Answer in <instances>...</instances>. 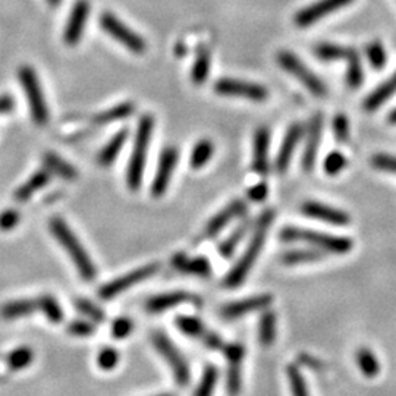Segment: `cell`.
<instances>
[{"label":"cell","mask_w":396,"mask_h":396,"mask_svg":"<svg viewBox=\"0 0 396 396\" xmlns=\"http://www.w3.org/2000/svg\"><path fill=\"white\" fill-rule=\"evenodd\" d=\"M47 3H49L51 8H58V6L62 3V0H47Z\"/></svg>","instance_id":"obj_54"},{"label":"cell","mask_w":396,"mask_h":396,"mask_svg":"<svg viewBox=\"0 0 396 396\" xmlns=\"http://www.w3.org/2000/svg\"><path fill=\"white\" fill-rule=\"evenodd\" d=\"M15 108V100L5 95L0 97V114H5V113H9V112H12Z\"/></svg>","instance_id":"obj_52"},{"label":"cell","mask_w":396,"mask_h":396,"mask_svg":"<svg viewBox=\"0 0 396 396\" xmlns=\"http://www.w3.org/2000/svg\"><path fill=\"white\" fill-rule=\"evenodd\" d=\"M245 212H247V203L245 201H243V200L231 201L223 208V210L219 212L213 219H210V222L207 223V226L204 227V232H203L204 239H210V238L216 236L217 234H221L229 223L234 222L235 219L241 217Z\"/></svg>","instance_id":"obj_15"},{"label":"cell","mask_w":396,"mask_h":396,"mask_svg":"<svg viewBox=\"0 0 396 396\" xmlns=\"http://www.w3.org/2000/svg\"><path fill=\"white\" fill-rule=\"evenodd\" d=\"M159 269H160V264H158V263H151V264L135 269V270H132V272L123 275L118 279H114L106 285H103L99 289V297L101 299H106V301L113 299L114 297H118L119 294L125 293V290H128L129 288L135 286L140 282H144V280L150 279L154 275H158Z\"/></svg>","instance_id":"obj_9"},{"label":"cell","mask_w":396,"mask_h":396,"mask_svg":"<svg viewBox=\"0 0 396 396\" xmlns=\"http://www.w3.org/2000/svg\"><path fill=\"white\" fill-rule=\"evenodd\" d=\"M280 239L285 243H307L312 247L320 248V251L330 254H347L354 247V243L347 236L329 235L295 226L285 227L280 232Z\"/></svg>","instance_id":"obj_4"},{"label":"cell","mask_w":396,"mask_h":396,"mask_svg":"<svg viewBox=\"0 0 396 396\" xmlns=\"http://www.w3.org/2000/svg\"><path fill=\"white\" fill-rule=\"evenodd\" d=\"M210 51L207 50V47H200L197 51V56L193 65L191 71V78L193 82L197 86H201L203 82L207 79L208 72H210Z\"/></svg>","instance_id":"obj_30"},{"label":"cell","mask_w":396,"mask_h":396,"mask_svg":"<svg viewBox=\"0 0 396 396\" xmlns=\"http://www.w3.org/2000/svg\"><path fill=\"white\" fill-rule=\"evenodd\" d=\"M351 49H347L339 45H332V43H323L316 47V56L321 60L326 62H333V60H341L347 59L349 55Z\"/></svg>","instance_id":"obj_40"},{"label":"cell","mask_w":396,"mask_h":396,"mask_svg":"<svg viewBox=\"0 0 396 396\" xmlns=\"http://www.w3.org/2000/svg\"><path fill=\"white\" fill-rule=\"evenodd\" d=\"M68 330L71 335L74 336H79V338H86V336H91L92 333H95L96 327L92 323L87 321V320H74L69 323Z\"/></svg>","instance_id":"obj_48"},{"label":"cell","mask_w":396,"mask_h":396,"mask_svg":"<svg viewBox=\"0 0 396 396\" xmlns=\"http://www.w3.org/2000/svg\"><path fill=\"white\" fill-rule=\"evenodd\" d=\"M323 258V253L320 249H293L284 254L282 260L285 264H304V263H314L317 260Z\"/></svg>","instance_id":"obj_39"},{"label":"cell","mask_w":396,"mask_h":396,"mask_svg":"<svg viewBox=\"0 0 396 396\" xmlns=\"http://www.w3.org/2000/svg\"><path fill=\"white\" fill-rule=\"evenodd\" d=\"M275 221V212L266 210L263 214L258 217V221L254 226V232L251 239L247 245V249L241 258L238 260V263L231 269V272L225 277V286L229 289H235L241 285L248 273L251 272L253 266L256 264V260L262 254V249L266 243V236L272 227V223Z\"/></svg>","instance_id":"obj_1"},{"label":"cell","mask_w":396,"mask_h":396,"mask_svg":"<svg viewBox=\"0 0 396 396\" xmlns=\"http://www.w3.org/2000/svg\"><path fill=\"white\" fill-rule=\"evenodd\" d=\"M153 131H154V118L151 114H144L138 122L137 132H135L134 149L127 171V185L131 191H138L143 184L144 168L145 162H147V151Z\"/></svg>","instance_id":"obj_3"},{"label":"cell","mask_w":396,"mask_h":396,"mask_svg":"<svg viewBox=\"0 0 396 396\" xmlns=\"http://www.w3.org/2000/svg\"><path fill=\"white\" fill-rule=\"evenodd\" d=\"M156 396H175L172 393H162V395H156Z\"/></svg>","instance_id":"obj_55"},{"label":"cell","mask_w":396,"mask_h":396,"mask_svg":"<svg viewBox=\"0 0 396 396\" xmlns=\"http://www.w3.org/2000/svg\"><path fill=\"white\" fill-rule=\"evenodd\" d=\"M371 164L374 169L388 172V173H396V158L391 154H376L371 158Z\"/></svg>","instance_id":"obj_46"},{"label":"cell","mask_w":396,"mask_h":396,"mask_svg":"<svg viewBox=\"0 0 396 396\" xmlns=\"http://www.w3.org/2000/svg\"><path fill=\"white\" fill-rule=\"evenodd\" d=\"M347 166V159L341 151H332L329 156H326L325 163H323V168L325 172L330 176H335L341 173Z\"/></svg>","instance_id":"obj_44"},{"label":"cell","mask_w":396,"mask_h":396,"mask_svg":"<svg viewBox=\"0 0 396 396\" xmlns=\"http://www.w3.org/2000/svg\"><path fill=\"white\" fill-rule=\"evenodd\" d=\"M277 64L280 68H284L288 74L295 77L302 86H304L311 95L317 97H325L327 95V88L314 72H312L307 65H304L294 53L290 51H280L277 55Z\"/></svg>","instance_id":"obj_7"},{"label":"cell","mask_w":396,"mask_h":396,"mask_svg":"<svg viewBox=\"0 0 396 396\" xmlns=\"http://www.w3.org/2000/svg\"><path fill=\"white\" fill-rule=\"evenodd\" d=\"M127 138H128V129L127 128H123V129L114 134L113 137L109 140V143L100 150L99 158H97L99 164L104 166V168H108V166H110L114 160H116L119 153L123 149L125 143H127Z\"/></svg>","instance_id":"obj_23"},{"label":"cell","mask_w":396,"mask_h":396,"mask_svg":"<svg viewBox=\"0 0 396 396\" xmlns=\"http://www.w3.org/2000/svg\"><path fill=\"white\" fill-rule=\"evenodd\" d=\"M269 144L270 132L267 128H258L254 135V149H253V169L258 175H267L269 172Z\"/></svg>","instance_id":"obj_21"},{"label":"cell","mask_w":396,"mask_h":396,"mask_svg":"<svg viewBox=\"0 0 396 396\" xmlns=\"http://www.w3.org/2000/svg\"><path fill=\"white\" fill-rule=\"evenodd\" d=\"M249 225H251V222H249V221L239 223L235 227V231L231 235H229L221 245H219V248H217L219 256L223 257V258L231 257L234 254V251H235V248L239 245V243L243 241V238L247 235Z\"/></svg>","instance_id":"obj_31"},{"label":"cell","mask_w":396,"mask_h":396,"mask_svg":"<svg viewBox=\"0 0 396 396\" xmlns=\"http://www.w3.org/2000/svg\"><path fill=\"white\" fill-rule=\"evenodd\" d=\"M134 323L128 317H119L112 323V336L114 339H125L131 335Z\"/></svg>","instance_id":"obj_47"},{"label":"cell","mask_w":396,"mask_h":396,"mask_svg":"<svg viewBox=\"0 0 396 396\" xmlns=\"http://www.w3.org/2000/svg\"><path fill=\"white\" fill-rule=\"evenodd\" d=\"M258 339L263 347H270L276 339V314L273 311H264L258 321Z\"/></svg>","instance_id":"obj_29"},{"label":"cell","mask_w":396,"mask_h":396,"mask_svg":"<svg viewBox=\"0 0 396 396\" xmlns=\"http://www.w3.org/2000/svg\"><path fill=\"white\" fill-rule=\"evenodd\" d=\"M172 266L185 275H194L198 277L212 276V266L206 257H186L185 254H176L172 258Z\"/></svg>","instance_id":"obj_22"},{"label":"cell","mask_w":396,"mask_h":396,"mask_svg":"<svg viewBox=\"0 0 396 396\" xmlns=\"http://www.w3.org/2000/svg\"><path fill=\"white\" fill-rule=\"evenodd\" d=\"M151 343L156 351L160 354L162 358L169 364L175 382L178 383L180 386H186L191 379V371L190 364L184 358L182 352L175 347V343L169 339V336L160 330L151 333Z\"/></svg>","instance_id":"obj_6"},{"label":"cell","mask_w":396,"mask_h":396,"mask_svg":"<svg viewBox=\"0 0 396 396\" xmlns=\"http://www.w3.org/2000/svg\"><path fill=\"white\" fill-rule=\"evenodd\" d=\"M366 55L370 62L371 68L374 69H382L384 65H386V50L382 46L379 41H373L367 47H366Z\"/></svg>","instance_id":"obj_42"},{"label":"cell","mask_w":396,"mask_h":396,"mask_svg":"<svg viewBox=\"0 0 396 396\" xmlns=\"http://www.w3.org/2000/svg\"><path fill=\"white\" fill-rule=\"evenodd\" d=\"M34 361V352L29 347H19L10 351L6 357L8 367L12 371H19L27 369Z\"/></svg>","instance_id":"obj_35"},{"label":"cell","mask_w":396,"mask_h":396,"mask_svg":"<svg viewBox=\"0 0 396 396\" xmlns=\"http://www.w3.org/2000/svg\"><path fill=\"white\" fill-rule=\"evenodd\" d=\"M321 135H323V118L320 113H317L310 121L306 138V147L304 153H302V169L306 172H311L312 168H314L321 143Z\"/></svg>","instance_id":"obj_17"},{"label":"cell","mask_w":396,"mask_h":396,"mask_svg":"<svg viewBox=\"0 0 396 396\" xmlns=\"http://www.w3.org/2000/svg\"><path fill=\"white\" fill-rule=\"evenodd\" d=\"M333 132L338 141L345 143L349 137V123L345 114H336L333 119Z\"/></svg>","instance_id":"obj_49"},{"label":"cell","mask_w":396,"mask_h":396,"mask_svg":"<svg viewBox=\"0 0 396 396\" xmlns=\"http://www.w3.org/2000/svg\"><path fill=\"white\" fill-rule=\"evenodd\" d=\"M21 221L19 212L15 208H8V210L0 213V231H12Z\"/></svg>","instance_id":"obj_50"},{"label":"cell","mask_w":396,"mask_h":396,"mask_svg":"<svg viewBox=\"0 0 396 396\" xmlns=\"http://www.w3.org/2000/svg\"><path fill=\"white\" fill-rule=\"evenodd\" d=\"M178 159H180V151L178 149L173 147V145H169V147L163 149L160 159H159L158 171H156L154 180L151 184V195L154 198L164 195L166 190H168L173 171L176 168V164H178Z\"/></svg>","instance_id":"obj_11"},{"label":"cell","mask_w":396,"mask_h":396,"mask_svg":"<svg viewBox=\"0 0 396 396\" xmlns=\"http://www.w3.org/2000/svg\"><path fill=\"white\" fill-rule=\"evenodd\" d=\"M301 212L311 219H317V221L336 226H345L351 222L349 216L345 212L317 201H307L306 204H302Z\"/></svg>","instance_id":"obj_18"},{"label":"cell","mask_w":396,"mask_h":396,"mask_svg":"<svg viewBox=\"0 0 396 396\" xmlns=\"http://www.w3.org/2000/svg\"><path fill=\"white\" fill-rule=\"evenodd\" d=\"M50 181V173L47 169L37 171L34 175H31V178L19 186L15 193V198L18 201L24 203L29 200L37 191H40L43 186H46Z\"/></svg>","instance_id":"obj_25"},{"label":"cell","mask_w":396,"mask_h":396,"mask_svg":"<svg viewBox=\"0 0 396 396\" xmlns=\"http://www.w3.org/2000/svg\"><path fill=\"white\" fill-rule=\"evenodd\" d=\"M272 302H273L272 295H267V294L254 295V297L239 299V301H235V302H231V304L225 306L221 311V314L227 320H234L238 317L251 314V312H256V311L266 310L267 307H270Z\"/></svg>","instance_id":"obj_16"},{"label":"cell","mask_w":396,"mask_h":396,"mask_svg":"<svg viewBox=\"0 0 396 396\" xmlns=\"http://www.w3.org/2000/svg\"><path fill=\"white\" fill-rule=\"evenodd\" d=\"M396 92V72L388 79L384 81L380 87L374 90L371 95L364 101V108L369 112L378 110L384 101H388Z\"/></svg>","instance_id":"obj_26"},{"label":"cell","mask_w":396,"mask_h":396,"mask_svg":"<svg viewBox=\"0 0 396 396\" xmlns=\"http://www.w3.org/2000/svg\"><path fill=\"white\" fill-rule=\"evenodd\" d=\"M357 364L360 371L364 374V376L373 379L379 376L380 373V362L378 357L374 356V352L370 351L369 348H361L357 352Z\"/></svg>","instance_id":"obj_33"},{"label":"cell","mask_w":396,"mask_h":396,"mask_svg":"<svg viewBox=\"0 0 396 396\" xmlns=\"http://www.w3.org/2000/svg\"><path fill=\"white\" fill-rule=\"evenodd\" d=\"M135 112V106L134 103L131 101H123L121 104H116V106H113L112 109L104 110L99 114H96L92 122L97 123V125H108V123H113V122H118V121H123L129 116H132Z\"/></svg>","instance_id":"obj_28"},{"label":"cell","mask_w":396,"mask_h":396,"mask_svg":"<svg viewBox=\"0 0 396 396\" xmlns=\"http://www.w3.org/2000/svg\"><path fill=\"white\" fill-rule=\"evenodd\" d=\"M50 232L53 234V236L58 239V243L65 248V251L68 256L72 258L75 267L78 269L79 276L90 282V280H95L97 276V269L95 263L91 262L90 256L87 254L86 248L82 247L79 243V239L77 235L71 231L69 226L65 223V221H62L60 217H53L50 219L49 222Z\"/></svg>","instance_id":"obj_2"},{"label":"cell","mask_w":396,"mask_h":396,"mask_svg":"<svg viewBox=\"0 0 396 396\" xmlns=\"http://www.w3.org/2000/svg\"><path fill=\"white\" fill-rule=\"evenodd\" d=\"M36 311H38L37 299H15L0 307V316L5 320H16L31 316Z\"/></svg>","instance_id":"obj_24"},{"label":"cell","mask_w":396,"mask_h":396,"mask_svg":"<svg viewBox=\"0 0 396 396\" xmlns=\"http://www.w3.org/2000/svg\"><path fill=\"white\" fill-rule=\"evenodd\" d=\"M225 357L227 360V393L229 396H238L241 392V366L243 360L245 357V348L243 343H225L222 349Z\"/></svg>","instance_id":"obj_12"},{"label":"cell","mask_w":396,"mask_h":396,"mask_svg":"<svg viewBox=\"0 0 396 396\" xmlns=\"http://www.w3.org/2000/svg\"><path fill=\"white\" fill-rule=\"evenodd\" d=\"M213 153H214V145L212 141H208V140L198 141L191 151V159H190L191 168L195 171L201 169L203 166L212 159Z\"/></svg>","instance_id":"obj_37"},{"label":"cell","mask_w":396,"mask_h":396,"mask_svg":"<svg viewBox=\"0 0 396 396\" xmlns=\"http://www.w3.org/2000/svg\"><path fill=\"white\" fill-rule=\"evenodd\" d=\"M348 68H347V84L349 88L357 90L362 86L364 72L360 62V56L356 50H351L348 55Z\"/></svg>","instance_id":"obj_36"},{"label":"cell","mask_w":396,"mask_h":396,"mask_svg":"<svg viewBox=\"0 0 396 396\" xmlns=\"http://www.w3.org/2000/svg\"><path fill=\"white\" fill-rule=\"evenodd\" d=\"M75 307L81 312V314H84L86 317H88L95 323H101V321H104V317H106L104 316V312L95 304V302H91L90 299H86V298L75 299Z\"/></svg>","instance_id":"obj_43"},{"label":"cell","mask_w":396,"mask_h":396,"mask_svg":"<svg viewBox=\"0 0 396 396\" xmlns=\"http://www.w3.org/2000/svg\"><path fill=\"white\" fill-rule=\"evenodd\" d=\"M302 135V127L299 123H294L293 127H289V129L285 134V138L282 141V145H280L277 158H276V169L280 173H285L288 166L290 163V159H293L294 151L297 150V145L301 140Z\"/></svg>","instance_id":"obj_20"},{"label":"cell","mask_w":396,"mask_h":396,"mask_svg":"<svg viewBox=\"0 0 396 396\" xmlns=\"http://www.w3.org/2000/svg\"><path fill=\"white\" fill-rule=\"evenodd\" d=\"M267 185L266 184H257L254 185L251 190L248 191V197H249V200H253V201H263L264 198L267 197Z\"/></svg>","instance_id":"obj_51"},{"label":"cell","mask_w":396,"mask_h":396,"mask_svg":"<svg viewBox=\"0 0 396 396\" xmlns=\"http://www.w3.org/2000/svg\"><path fill=\"white\" fill-rule=\"evenodd\" d=\"M88 15H90L88 0H78L71 10L64 31V40L68 46H75L79 43L82 34H84Z\"/></svg>","instance_id":"obj_14"},{"label":"cell","mask_w":396,"mask_h":396,"mask_svg":"<svg viewBox=\"0 0 396 396\" xmlns=\"http://www.w3.org/2000/svg\"><path fill=\"white\" fill-rule=\"evenodd\" d=\"M352 2L354 0H319V2L301 9L295 15L294 21L299 28H307L329 14L336 12V10L351 5Z\"/></svg>","instance_id":"obj_13"},{"label":"cell","mask_w":396,"mask_h":396,"mask_svg":"<svg viewBox=\"0 0 396 396\" xmlns=\"http://www.w3.org/2000/svg\"><path fill=\"white\" fill-rule=\"evenodd\" d=\"M188 301L195 302L197 298L188 293H184V290H175V293L160 294L145 301V311L150 312V314H159V312L168 311L176 306L182 304V302Z\"/></svg>","instance_id":"obj_19"},{"label":"cell","mask_w":396,"mask_h":396,"mask_svg":"<svg viewBox=\"0 0 396 396\" xmlns=\"http://www.w3.org/2000/svg\"><path fill=\"white\" fill-rule=\"evenodd\" d=\"M18 78L27 95L31 118L38 127H45L49 123V108L36 71L31 66H23L18 72Z\"/></svg>","instance_id":"obj_5"},{"label":"cell","mask_w":396,"mask_h":396,"mask_svg":"<svg viewBox=\"0 0 396 396\" xmlns=\"http://www.w3.org/2000/svg\"><path fill=\"white\" fill-rule=\"evenodd\" d=\"M100 27L103 28V31H106L110 37L119 41L122 46L127 47L135 55H143L145 49H147V45H145L141 36H138L135 31L125 25L121 19H118L110 12H104L100 16Z\"/></svg>","instance_id":"obj_8"},{"label":"cell","mask_w":396,"mask_h":396,"mask_svg":"<svg viewBox=\"0 0 396 396\" xmlns=\"http://www.w3.org/2000/svg\"><path fill=\"white\" fill-rule=\"evenodd\" d=\"M38 304V311H41L45 314V317L50 321L59 325V323L64 320V310H62L58 299L53 295H41L37 298Z\"/></svg>","instance_id":"obj_34"},{"label":"cell","mask_w":396,"mask_h":396,"mask_svg":"<svg viewBox=\"0 0 396 396\" xmlns=\"http://www.w3.org/2000/svg\"><path fill=\"white\" fill-rule=\"evenodd\" d=\"M43 162H45L46 169L49 172H53V173L59 175L60 178H64L66 181L77 180L78 171L71 163H68L66 160L62 159L60 156H58L56 153H51V151L46 153L43 156Z\"/></svg>","instance_id":"obj_27"},{"label":"cell","mask_w":396,"mask_h":396,"mask_svg":"<svg viewBox=\"0 0 396 396\" xmlns=\"http://www.w3.org/2000/svg\"><path fill=\"white\" fill-rule=\"evenodd\" d=\"M119 352L113 348H103L97 357V364L101 370L110 371L118 366Z\"/></svg>","instance_id":"obj_45"},{"label":"cell","mask_w":396,"mask_h":396,"mask_svg":"<svg viewBox=\"0 0 396 396\" xmlns=\"http://www.w3.org/2000/svg\"><path fill=\"white\" fill-rule=\"evenodd\" d=\"M286 374H288V380L290 384V393H293V396H310L308 389H307V383L295 366H289L286 370Z\"/></svg>","instance_id":"obj_41"},{"label":"cell","mask_w":396,"mask_h":396,"mask_svg":"<svg viewBox=\"0 0 396 396\" xmlns=\"http://www.w3.org/2000/svg\"><path fill=\"white\" fill-rule=\"evenodd\" d=\"M217 379H219V371L216 366H213V364H207L203 371L201 380L200 383H198V386L194 392V396H213L214 388L217 384Z\"/></svg>","instance_id":"obj_38"},{"label":"cell","mask_w":396,"mask_h":396,"mask_svg":"<svg viewBox=\"0 0 396 396\" xmlns=\"http://www.w3.org/2000/svg\"><path fill=\"white\" fill-rule=\"evenodd\" d=\"M389 122L396 125V109H393L391 113H389Z\"/></svg>","instance_id":"obj_53"},{"label":"cell","mask_w":396,"mask_h":396,"mask_svg":"<svg viewBox=\"0 0 396 396\" xmlns=\"http://www.w3.org/2000/svg\"><path fill=\"white\" fill-rule=\"evenodd\" d=\"M175 325L184 333V335L194 338V339H203L208 329L204 326V323L193 316H180L176 317Z\"/></svg>","instance_id":"obj_32"},{"label":"cell","mask_w":396,"mask_h":396,"mask_svg":"<svg viewBox=\"0 0 396 396\" xmlns=\"http://www.w3.org/2000/svg\"><path fill=\"white\" fill-rule=\"evenodd\" d=\"M214 91L222 96L241 97L251 101H264L269 97V92L263 86L234 78H222L216 81Z\"/></svg>","instance_id":"obj_10"}]
</instances>
